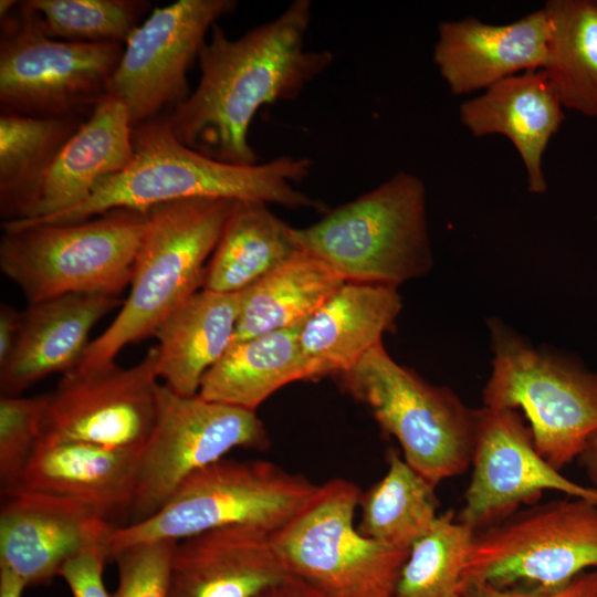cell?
I'll return each instance as SVG.
<instances>
[{
  "label": "cell",
  "instance_id": "cell-1",
  "mask_svg": "<svg viewBox=\"0 0 597 597\" xmlns=\"http://www.w3.org/2000/svg\"><path fill=\"white\" fill-rule=\"evenodd\" d=\"M310 0H295L276 18L231 39L214 24L198 59L200 80L168 113L186 146L234 165L258 164L249 143L255 114L265 105L295 100L332 64L328 50H307Z\"/></svg>",
  "mask_w": 597,
  "mask_h": 597
},
{
  "label": "cell",
  "instance_id": "cell-2",
  "mask_svg": "<svg viewBox=\"0 0 597 597\" xmlns=\"http://www.w3.org/2000/svg\"><path fill=\"white\" fill-rule=\"evenodd\" d=\"M133 148L127 167L103 180L84 201L49 217L15 222L71 223L113 209L148 210L191 198L258 201L289 209L321 206L295 187L311 174L308 158L284 155L254 165L223 163L184 145L172 133L168 114L135 126Z\"/></svg>",
  "mask_w": 597,
  "mask_h": 597
},
{
  "label": "cell",
  "instance_id": "cell-3",
  "mask_svg": "<svg viewBox=\"0 0 597 597\" xmlns=\"http://www.w3.org/2000/svg\"><path fill=\"white\" fill-rule=\"evenodd\" d=\"M233 202L191 198L148 209L128 297L112 324L90 343L76 368L114 364L125 346L153 335L176 307L202 287L206 261L216 249Z\"/></svg>",
  "mask_w": 597,
  "mask_h": 597
},
{
  "label": "cell",
  "instance_id": "cell-4",
  "mask_svg": "<svg viewBox=\"0 0 597 597\" xmlns=\"http://www.w3.org/2000/svg\"><path fill=\"white\" fill-rule=\"evenodd\" d=\"M148 210L113 209L71 223L3 222L1 272L30 303L67 294L118 296L130 284Z\"/></svg>",
  "mask_w": 597,
  "mask_h": 597
},
{
  "label": "cell",
  "instance_id": "cell-5",
  "mask_svg": "<svg viewBox=\"0 0 597 597\" xmlns=\"http://www.w3.org/2000/svg\"><path fill=\"white\" fill-rule=\"evenodd\" d=\"M300 248L346 282L398 286L432 266L423 181L398 171L376 188L296 229Z\"/></svg>",
  "mask_w": 597,
  "mask_h": 597
},
{
  "label": "cell",
  "instance_id": "cell-6",
  "mask_svg": "<svg viewBox=\"0 0 597 597\" xmlns=\"http://www.w3.org/2000/svg\"><path fill=\"white\" fill-rule=\"evenodd\" d=\"M318 485L263 460L220 459L189 475L151 516L114 527L108 558L137 543L181 541L207 531L251 526L272 534L310 501Z\"/></svg>",
  "mask_w": 597,
  "mask_h": 597
},
{
  "label": "cell",
  "instance_id": "cell-7",
  "mask_svg": "<svg viewBox=\"0 0 597 597\" xmlns=\"http://www.w3.org/2000/svg\"><path fill=\"white\" fill-rule=\"evenodd\" d=\"M336 377L397 439L406 462L434 485L471 464L475 410L450 388L431 385L398 364L383 343Z\"/></svg>",
  "mask_w": 597,
  "mask_h": 597
},
{
  "label": "cell",
  "instance_id": "cell-8",
  "mask_svg": "<svg viewBox=\"0 0 597 597\" xmlns=\"http://www.w3.org/2000/svg\"><path fill=\"white\" fill-rule=\"evenodd\" d=\"M360 495L355 483L332 479L270 534L287 575L326 597L395 595L410 549L381 544L354 526Z\"/></svg>",
  "mask_w": 597,
  "mask_h": 597
},
{
  "label": "cell",
  "instance_id": "cell-9",
  "mask_svg": "<svg viewBox=\"0 0 597 597\" xmlns=\"http://www.w3.org/2000/svg\"><path fill=\"white\" fill-rule=\"evenodd\" d=\"M490 327L494 357L484 407L522 409L536 449L561 470L597 431V373L533 348L496 321Z\"/></svg>",
  "mask_w": 597,
  "mask_h": 597
},
{
  "label": "cell",
  "instance_id": "cell-10",
  "mask_svg": "<svg viewBox=\"0 0 597 597\" xmlns=\"http://www.w3.org/2000/svg\"><path fill=\"white\" fill-rule=\"evenodd\" d=\"M1 18V111L80 117L108 93L124 44L51 38L27 1Z\"/></svg>",
  "mask_w": 597,
  "mask_h": 597
},
{
  "label": "cell",
  "instance_id": "cell-11",
  "mask_svg": "<svg viewBox=\"0 0 597 597\" xmlns=\"http://www.w3.org/2000/svg\"><path fill=\"white\" fill-rule=\"evenodd\" d=\"M588 568L597 569V504L570 496L532 504L478 531L458 588L526 583L553 591Z\"/></svg>",
  "mask_w": 597,
  "mask_h": 597
},
{
  "label": "cell",
  "instance_id": "cell-12",
  "mask_svg": "<svg viewBox=\"0 0 597 597\" xmlns=\"http://www.w3.org/2000/svg\"><path fill=\"white\" fill-rule=\"evenodd\" d=\"M269 446L255 411L199 395L181 396L159 385L154 426L137 457L132 523L158 512L189 475L230 450Z\"/></svg>",
  "mask_w": 597,
  "mask_h": 597
},
{
  "label": "cell",
  "instance_id": "cell-13",
  "mask_svg": "<svg viewBox=\"0 0 597 597\" xmlns=\"http://www.w3.org/2000/svg\"><path fill=\"white\" fill-rule=\"evenodd\" d=\"M237 6L235 0H178L154 9L133 31L108 87L125 104L133 128L188 98L187 72L208 32Z\"/></svg>",
  "mask_w": 597,
  "mask_h": 597
},
{
  "label": "cell",
  "instance_id": "cell-14",
  "mask_svg": "<svg viewBox=\"0 0 597 597\" xmlns=\"http://www.w3.org/2000/svg\"><path fill=\"white\" fill-rule=\"evenodd\" d=\"M158 358L156 345L129 368L114 363L64 373L48 394L41 438L140 450L156 417Z\"/></svg>",
  "mask_w": 597,
  "mask_h": 597
},
{
  "label": "cell",
  "instance_id": "cell-15",
  "mask_svg": "<svg viewBox=\"0 0 597 597\" xmlns=\"http://www.w3.org/2000/svg\"><path fill=\"white\" fill-rule=\"evenodd\" d=\"M472 478L458 520L475 532L534 504L546 490L597 504V489L564 476L535 447L517 410H475Z\"/></svg>",
  "mask_w": 597,
  "mask_h": 597
},
{
  "label": "cell",
  "instance_id": "cell-16",
  "mask_svg": "<svg viewBox=\"0 0 597 597\" xmlns=\"http://www.w3.org/2000/svg\"><path fill=\"white\" fill-rule=\"evenodd\" d=\"M114 526L69 498L17 490L0 510V568L28 586L45 584L85 547L109 538Z\"/></svg>",
  "mask_w": 597,
  "mask_h": 597
},
{
  "label": "cell",
  "instance_id": "cell-17",
  "mask_svg": "<svg viewBox=\"0 0 597 597\" xmlns=\"http://www.w3.org/2000/svg\"><path fill=\"white\" fill-rule=\"evenodd\" d=\"M548 39L543 8L503 25L476 18L443 21L438 27L432 61L450 92L463 95L543 69Z\"/></svg>",
  "mask_w": 597,
  "mask_h": 597
},
{
  "label": "cell",
  "instance_id": "cell-18",
  "mask_svg": "<svg viewBox=\"0 0 597 597\" xmlns=\"http://www.w3.org/2000/svg\"><path fill=\"white\" fill-rule=\"evenodd\" d=\"M287 576L270 533L221 527L177 542L168 597H255Z\"/></svg>",
  "mask_w": 597,
  "mask_h": 597
},
{
  "label": "cell",
  "instance_id": "cell-19",
  "mask_svg": "<svg viewBox=\"0 0 597 597\" xmlns=\"http://www.w3.org/2000/svg\"><path fill=\"white\" fill-rule=\"evenodd\" d=\"M123 303L104 294H67L30 303L21 312L15 348L0 367L2 395L18 396L48 375L75 368L91 343V329Z\"/></svg>",
  "mask_w": 597,
  "mask_h": 597
},
{
  "label": "cell",
  "instance_id": "cell-20",
  "mask_svg": "<svg viewBox=\"0 0 597 597\" xmlns=\"http://www.w3.org/2000/svg\"><path fill=\"white\" fill-rule=\"evenodd\" d=\"M462 125L476 138L507 137L524 164L530 192L543 193L547 182L544 151L559 129L563 105L543 69L509 76L460 105Z\"/></svg>",
  "mask_w": 597,
  "mask_h": 597
},
{
  "label": "cell",
  "instance_id": "cell-21",
  "mask_svg": "<svg viewBox=\"0 0 597 597\" xmlns=\"http://www.w3.org/2000/svg\"><path fill=\"white\" fill-rule=\"evenodd\" d=\"M402 308L396 286L346 282L304 323L300 346L313 379L337 376L394 332Z\"/></svg>",
  "mask_w": 597,
  "mask_h": 597
},
{
  "label": "cell",
  "instance_id": "cell-22",
  "mask_svg": "<svg viewBox=\"0 0 597 597\" xmlns=\"http://www.w3.org/2000/svg\"><path fill=\"white\" fill-rule=\"evenodd\" d=\"M133 126L125 104L106 93L60 150L28 219H40L84 201L133 158Z\"/></svg>",
  "mask_w": 597,
  "mask_h": 597
},
{
  "label": "cell",
  "instance_id": "cell-23",
  "mask_svg": "<svg viewBox=\"0 0 597 597\" xmlns=\"http://www.w3.org/2000/svg\"><path fill=\"white\" fill-rule=\"evenodd\" d=\"M138 452L41 438L13 491L69 498L107 519L130 509Z\"/></svg>",
  "mask_w": 597,
  "mask_h": 597
},
{
  "label": "cell",
  "instance_id": "cell-24",
  "mask_svg": "<svg viewBox=\"0 0 597 597\" xmlns=\"http://www.w3.org/2000/svg\"><path fill=\"white\" fill-rule=\"evenodd\" d=\"M242 298V292L202 289L157 326L158 376L172 391L198 395L206 373L232 345Z\"/></svg>",
  "mask_w": 597,
  "mask_h": 597
},
{
  "label": "cell",
  "instance_id": "cell-25",
  "mask_svg": "<svg viewBox=\"0 0 597 597\" xmlns=\"http://www.w3.org/2000/svg\"><path fill=\"white\" fill-rule=\"evenodd\" d=\"M305 322L232 344L206 373L198 395L255 411L285 385L313 379L300 346Z\"/></svg>",
  "mask_w": 597,
  "mask_h": 597
},
{
  "label": "cell",
  "instance_id": "cell-26",
  "mask_svg": "<svg viewBox=\"0 0 597 597\" xmlns=\"http://www.w3.org/2000/svg\"><path fill=\"white\" fill-rule=\"evenodd\" d=\"M304 252L294 228L258 201H234L206 266L202 289L238 293Z\"/></svg>",
  "mask_w": 597,
  "mask_h": 597
},
{
  "label": "cell",
  "instance_id": "cell-27",
  "mask_svg": "<svg viewBox=\"0 0 597 597\" xmlns=\"http://www.w3.org/2000/svg\"><path fill=\"white\" fill-rule=\"evenodd\" d=\"M345 283L324 261L302 252L242 291L232 344L306 321Z\"/></svg>",
  "mask_w": 597,
  "mask_h": 597
},
{
  "label": "cell",
  "instance_id": "cell-28",
  "mask_svg": "<svg viewBox=\"0 0 597 597\" xmlns=\"http://www.w3.org/2000/svg\"><path fill=\"white\" fill-rule=\"evenodd\" d=\"M83 121L1 111L0 211L4 222L28 219L42 181Z\"/></svg>",
  "mask_w": 597,
  "mask_h": 597
},
{
  "label": "cell",
  "instance_id": "cell-29",
  "mask_svg": "<svg viewBox=\"0 0 597 597\" xmlns=\"http://www.w3.org/2000/svg\"><path fill=\"white\" fill-rule=\"evenodd\" d=\"M546 72L568 109L597 117V0H549Z\"/></svg>",
  "mask_w": 597,
  "mask_h": 597
},
{
  "label": "cell",
  "instance_id": "cell-30",
  "mask_svg": "<svg viewBox=\"0 0 597 597\" xmlns=\"http://www.w3.org/2000/svg\"><path fill=\"white\" fill-rule=\"evenodd\" d=\"M383 479L362 492L359 532L381 544L410 549L438 517L436 485L410 467L398 451L387 454Z\"/></svg>",
  "mask_w": 597,
  "mask_h": 597
},
{
  "label": "cell",
  "instance_id": "cell-31",
  "mask_svg": "<svg viewBox=\"0 0 597 597\" xmlns=\"http://www.w3.org/2000/svg\"><path fill=\"white\" fill-rule=\"evenodd\" d=\"M475 531L453 512L438 515L430 530L413 543L401 569L398 597H446L458 590Z\"/></svg>",
  "mask_w": 597,
  "mask_h": 597
},
{
  "label": "cell",
  "instance_id": "cell-32",
  "mask_svg": "<svg viewBox=\"0 0 597 597\" xmlns=\"http://www.w3.org/2000/svg\"><path fill=\"white\" fill-rule=\"evenodd\" d=\"M54 39L125 44L149 7L139 0H27Z\"/></svg>",
  "mask_w": 597,
  "mask_h": 597
},
{
  "label": "cell",
  "instance_id": "cell-33",
  "mask_svg": "<svg viewBox=\"0 0 597 597\" xmlns=\"http://www.w3.org/2000/svg\"><path fill=\"white\" fill-rule=\"evenodd\" d=\"M48 394L0 398V485L4 495L13 491L42 436Z\"/></svg>",
  "mask_w": 597,
  "mask_h": 597
},
{
  "label": "cell",
  "instance_id": "cell-34",
  "mask_svg": "<svg viewBox=\"0 0 597 597\" xmlns=\"http://www.w3.org/2000/svg\"><path fill=\"white\" fill-rule=\"evenodd\" d=\"M177 541L137 543L117 552L118 585L112 597H168Z\"/></svg>",
  "mask_w": 597,
  "mask_h": 597
},
{
  "label": "cell",
  "instance_id": "cell-35",
  "mask_svg": "<svg viewBox=\"0 0 597 597\" xmlns=\"http://www.w3.org/2000/svg\"><path fill=\"white\" fill-rule=\"evenodd\" d=\"M108 540L96 542L71 557L62 566L60 576L73 597H112L105 588L103 568L108 559Z\"/></svg>",
  "mask_w": 597,
  "mask_h": 597
},
{
  "label": "cell",
  "instance_id": "cell-36",
  "mask_svg": "<svg viewBox=\"0 0 597 597\" xmlns=\"http://www.w3.org/2000/svg\"><path fill=\"white\" fill-rule=\"evenodd\" d=\"M460 597H597V569L585 572L565 587L544 591L534 588L500 587L486 583L458 588Z\"/></svg>",
  "mask_w": 597,
  "mask_h": 597
},
{
  "label": "cell",
  "instance_id": "cell-37",
  "mask_svg": "<svg viewBox=\"0 0 597 597\" xmlns=\"http://www.w3.org/2000/svg\"><path fill=\"white\" fill-rule=\"evenodd\" d=\"M21 329V312L10 305L0 307V367L11 357Z\"/></svg>",
  "mask_w": 597,
  "mask_h": 597
},
{
  "label": "cell",
  "instance_id": "cell-38",
  "mask_svg": "<svg viewBox=\"0 0 597 597\" xmlns=\"http://www.w3.org/2000/svg\"><path fill=\"white\" fill-rule=\"evenodd\" d=\"M255 597H326L302 580L287 576Z\"/></svg>",
  "mask_w": 597,
  "mask_h": 597
},
{
  "label": "cell",
  "instance_id": "cell-39",
  "mask_svg": "<svg viewBox=\"0 0 597 597\" xmlns=\"http://www.w3.org/2000/svg\"><path fill=\"white\" fill-rule=\"evenodd\" d=\"M579 459L594 484L593 486L597 489V431L588 440Z\"/></svg>",
  "mask_w": 597,
  "mask_h": 597
},
{
  "label": "cell",
  "instance_id": "cell-40",
  "mask_svg": "<svg viewBox=\"0 0 597 597\" xmlns=\"http://www.w3.org/2000/svg\"><path fill=\"white\" fill-rule=\"evenodd\" d=\"M24 582L7 568H0V597H21Z\"/></svg>",
  "mask_w": 597,
  "mask_h": 597
},
{
  "label": "cell",
  "instance_id": "cell-41",
  "mask_svg": "<svg viewBox=\"0 0 597 597\" xmlns=\"http://www.w3.org/2000/svg\"><path fill=\"white\" fill-rule=\"evenodd\" d=\"M18 1L14 0H1L0 1V17L6 15L9 11H11Z\"/></svg>",
  "mask_w": 597,
  "mask_h": 597
},
{
  "label": "cell",
  "instance_id": "cell-42",
  "mask_svg": "<svg viewBox=\"0 0 597 597\" xmlns=\"http://www.w3.org/2000/svg\"><path fill=\"white\" fill-rule=\"evenodd\" d=\"M391 597H398V596L392 595ZM446 597H460V596H459V591L455 590V591L451 593L450 595H448V596H446Z\"/></svg>",
  "mask_w": 597,
  "mask_h": 597
}]
</instances>
